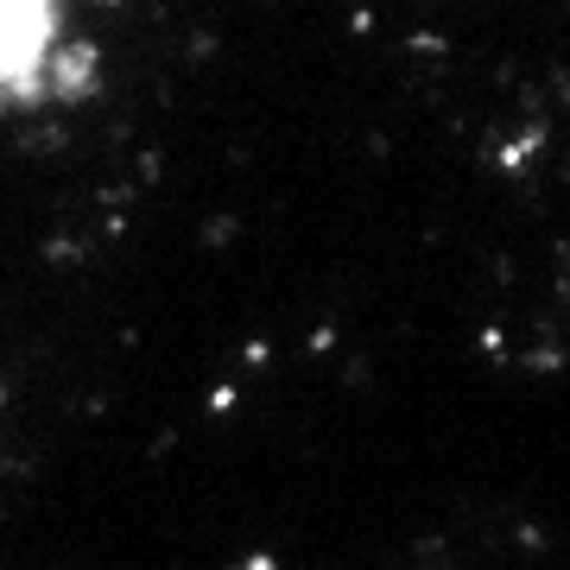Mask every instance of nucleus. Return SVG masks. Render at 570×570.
<instances>
[{"label": "nucleus", "instance_id": "1", "mask_svg": "<svg viewBox=\"0 0 570 570\" xmlns=\"http://www.w3.org/2000/svg\"><path fill=\"white\" fill-rule=\"evenodd\" d=\"M89 77L82 0H0V127L58 108Z\"/></svg>", "mask_w": 570, "mask_h": 570}]
</instances>
